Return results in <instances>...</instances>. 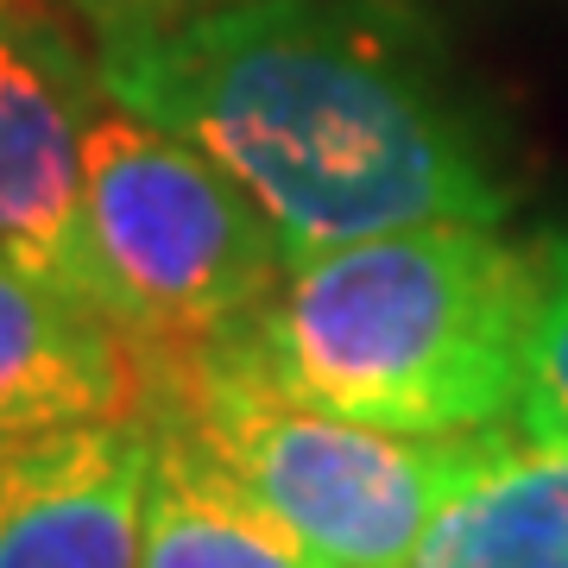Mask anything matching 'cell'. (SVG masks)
Wrapping results in <instances>:
<instances>
[{
	"label": "cell",
	"instance_id": "obj_6",
	"mask_svg": "<svg viewBox=\"0 0 568 568\" xmlns=\"http://www.w3.org/2000/svg\"><path fill=\"white\" fill-rule=\"evenodd\" d=\"M152 424L0 436V568H140Z\"/></svg>",
	"mask_w": 568,
	"mask_h": 568
},
{
	"label": "cell",
	"instance_id": "obj_11",
	"mask_svg": "<svg viewBox=\"0 0 568 568\" xmlns=\"http://www.w3.org/2000/svg\"><path fill=\"white\" fill-rule=\"evenodd\" d=\"M82 7L95 32H126V26H164L183 20V13H203V7H222V0H70Z\"/></svg>",
	"mask_w": 568,
	"mask_h": 568
},
{
	"label": "cell",
	"instance_id": "obj_9",
	"mask_svg": "<svg viewBox=\"0 0 568 568\" xmlns=\"http://www.w3.org/2000/svg\"><path fill=\"white\" fill-rule=\"evenodd\" d=\"M152 467L140 506V568H335L272 518L178 417L145 410Z\"/></svg>",
	"mask_w": 568,
	"mask_h": 568
},
{
	"label": "cell",
	"instance_id": "obj_8",
	"mask_svg": "<svg viewBox=\"0 0 568 568\" xmlns=\"http://www.w3.org/2000/svg\"><path fill=\"white\" fill-rule=\"evenodd\" d=\"M405 568H568V424L525 405L487 429Z\"/></svg>",
	"mask_w": 568,
	"mask_h": 568
},
{
	"label": "cell",
	"instance_id": "obj_7",
	"mask_svg": "<svg viewBox=\"0 0 568 568\" xmlns=\"http://www.w3.org/2000/svg\"><path fill=\"white\" fill-rule=\"evenodd\" d=\"M133 335L51 278L0 260V436L140 417Z\"/></svg>",
	"mask_w": 568,
	"mask_h": 568
},
{
	"label": "cell",
	"instance_id": "obj_5",
	"mask_svg": "<svg viewBox=\"0 0 568 568\" xmlns=\"http://www.w3.org/2000/svg\"><path fill=\"white\" fill-rule=\"evenodd\" d=\"M102 102V70L82 63L44 13L0 0V260L77 297L82 145Z\"/></svg>",
	"mask_w": 568,
	"mask_h": 568
},
{
	"label": "cell",
	"instance_id": "obj_10",
	"mask_svg": "<svg viewBox=\"0 0 568 568\" xmlns=\"http://www.w3.org/2000/svg\"><path fill=\"white\" fill-rule=\"evenodd\" d=\"M525 405L568 424V234H544V304H537V335H530Z\"/></svg>",
	"mask_w": 568,
	"mask_h": 568
},
{
	"label": "cell",
	"instance_id": "obj_1",
	"mask_svg": "<svg viewBox=\"0 0 568 568\" xmlns=\"http://www.w3.org/2000/svg\"><path fill=\"white\" fill-rule=\"evenodd\" d=\"M102 89L203 145L284 260L424 222H506L424 26L398 0H222L102 32Z\"/></svg>",
	"mask_w": 568,
	"mask_h": 568
},
{
	"label": "cell",
	"instance_id": "obj_2",
	"mask_svg": "<svg viewBox=\"0 0 568 568\" xmlns=\"http://www.w3.org/2000/svg\"><path fill=\"white\" fill-rule=\"evenodd\" d=\"M544 241L424 222L291 260L234 342L297 398L405 436H474L530 398Z\"/></svg>",
	"mask_w": 568,
	"mask_h": 568
},
{
	"label": "cell",
	"instance_id": "obj_4",
	"mask_svg": "<svg viewBox=\"0 0 568 568\" xmlns=\"http://www.w3.org/2000/svg\"><path fill=\"white\" fill-rule=\"evenodd\" d=\"M159 417H178L215 462L335 568H405L480 436H405L297 398L234 335L164 361Z\"/></svg>",
	"mask_w": 568,
	"mask_h": 568
},
{
	"label": "cell",
	"instance_id": "obj_3",
	"mask_svg": "<svg viewBox=\"0 0 568 568\" xmlns=\"http://www.w3.org/2000/svg\"><path fill=\"white\" fill-rule=\"evenodd\" d=\"M265 209L164 121L108 95L82 145V297L140 354L183 361L253 323L284 278Z\"/></svg>",
	"mask_w": 568,
	"mask_h": 568
}]
</instances>
